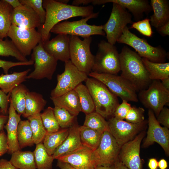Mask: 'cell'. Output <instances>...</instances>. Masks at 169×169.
Masks as SVG:
<instances>
[{"mask_svg": "<svg viewBox=\"0 0 169 169\" xmlns=\"http://www.w3.org/2000/svg\"><path fill=\"white\" fill-rule=\"evenodd\" d=\"M108 3H115L128 9L137 21L143 17L144 13L148 14L152 10L146 0H93L92 3L94 5H99Z\"/></svg>", "mask_w": 169, "mask_h": 169, "instance_id": "obj_21", "label": "cell"}, {"mask_svg": "<svg viewBox=\"0 0 169 169\" xmlns=\"http://www.w3.org/2000/svg\"><path fill=\"white\" fill-rule=\"evenodd\" d=\"M120 71L119 54L116 47L105 40L98 44L92 71L117 75Z\"/></svg>", "mask_w": 169, "mask_h": 169, "instance_id": "obj_6", "label": "cell"}, {"mask_svg": "<svg viewBox=\"0 0 169 169\" xmlns=\"http://www.w3.org/2000/svg\"><path fill=\"white\" fill-rule=\"evenodd\" d=\"M116 107L114 111L113 117L116 119L123 120L131 108V104L125 100Z\"/></svg>", "mask_w": 169, "mask_h": 169, "instance_id": "obj_45", "label": "cell"}, {"mask_svg": "<svg viewBox=\"0 0 169 169\" xmlns=\"http://www.w3.org/2000/svg\"><path fill=\"white\" fill-rule=\"evenodd\" d=\"M161 80L164 87L167 90L169 91V77L163 79Z\"/></svg>", "mask_w": 169, "mask_h": 169, "instance_id": "obj_59", "label": "cell"}, {"mask_svg": "<svg viewBox=\"0 0 169 169\" xmlns=\"http://www.w3.org/2000/svg\"><path fill=\"white\" fill-rule=\"evenodd\" d=\"M119 43L126 44L134 49L141 57L155 63H164L167 55L166 50L161 46L150 45L144 38H140L131 33L127 26L117 40Z\"/></svg>", "mask_w": 169, "mask_h": 169, "instance_id": "obj_4", "label": "cell"}, {"mask_svg": "<svg viewBox=\"0 0 169 169\" xmlns=\"http://www.w3.org/2000/svg\"><path fill=\"white\" fill-rule=\"evenodd\" d=\"M47 103V101L44 99L42 94L28 90L27 93L25 111L23 116L27 118L30 116L40 113Z\"/></svg>", "mask_w": 169, "mask_h": 169, "instance_id": "obj_27", "label": "cell"}, {"mask_svg": "<svg viewBox=\"0 0 169 169\" xmlns=\"http://www.w3.org/2000/svg\"><path fill=\"white\" fill-rule=\"evenodd\" d=\"M11 21L12 24L26 29H35L41 25L37 14L30 7L25 5L13 9Z\"/></svg>", "mask_w": 169, "mask_h": 169, "instance_id": "obj_18", "label": "cell"}, {"mask_svg": "<svg viewBox=\"0 0 169 169\" xmlns=\"http://www.w3.org/2000/svg\"><path fill=\"white\" fill-rule=\"evenodd\" d=\"M115 169H129L119 159H117L114 164Z\"/></svg>", "mask_w": 169, "mask_h": 169, "instance_id": "obj_57", "label": "cell"}, {"mask_svg": "<svg viewBox=\"0 0 169 169\" xmlns=\"http://www.w3.org/2000/svg\"><path fill=\"white\" fill-rule=\"evenodd\" d=\"M129 28H134L141 34L147 37H150L153 34L149 18L133 22Z\"/></svg>", "mask_w": 169, "mask_h": 169, "instance_id": "obj_43", "label": "cell"}, {"mask_svg": "<svg viewBox=\"0 0 169 169\" xmlns=\"http://www.w3.org/2000/svg\"><path fill=\"white\" fill-rule=\"evenodd\" d=\"M83 125L102 133L109 131L108 122L95 111L86 115Z\"/></svg>", "mask_w": 169, "mask_h": 169, "instance_id": "obj_38", "label": "cell"}, {"mask_svg": "<svg viewBox=\"0 0 169 169\" xmlns=\"http://www.w3.org/2000/svg\"><path fill=\"white\" fill-rule=\"evenodd\" d=\"M70 35L58 34L43 43L44 49L57 60L65 62L70 60Z\"/></svg>", "mask_w": 169, "mask_h": 169, "instance_id": "obj_20", "label": "cell"}, {"mask_svg": "<svg viewBox=\"0 0 169 169\" xmlns=\"http://www.w3.org/2000/svg\"><path fill=\"white\" fill-rule=\"evenodd\" d=\"M109 132L121 147L123 145L133 140L146 127L147 120L134 124L119 120L112 117L108 121Z\"/></svg>", "mask_w": 169, "mask_h": 169, "instance_id": "obj_15", "label": "cell"}, {"mask_svg": "<svg viewBox=\"0 0 169 169\" xmlns=\"http://www.w3.org/2000/svg\"><path fill=\"white\" fill-rule=\"evenodd\" d=\"M120 76L129 81L136 92L146 89L151 82L142 60L136 52L124 46L119 54Z\"/></svg>", "mask_w": 169, "mask_h": 169, "instance_id": "obj_2", "label": "cell"}, {"mask_svg": "<svg viewBox=\"0 0 169 169\" xmlns=\"http://www.w3.org/2000/svg\"><path fill=\"white\" fill-rule=\"evenodd\" d=\"M11 155L9 161L16 169H37L33 152L20 150Z\"/></svg>", "mask_w": 169, "mask_h": 169, "instance_id": "obj_28", "label": "cell"}, {"mask_svg": "<svg viewBox=\"0 0 169 169\" xmlns=\"http://www.w3.org/2000/svg\"><path fill=\"white\" fill-rule=\"evenodd\" d=\"M92 40L91 36L82 40L78 36H70V60L79 71L87 75L92 71L94 62V56L90 49Z\"/></svg>", "mask_w": 169, "mask_h": 169, "instance_id": "obj_5", "label": "cell"}, {"mask_svg": "<svg viewBox=\"0 0 169 169\" xmlns=\"http://www.w3.org/2000/svg\"><path fill=\"white\" fill-rule=\"evenodd\" d=\"M156 120L160 124L164 127L169 128V109L164 107L156 117Z\"/></svg>", "mask_w": 169, "mask_h": 169, "instance_id": "obj_47", "label": "cell"}, {"mask_svg": "<svg viewBox=\"0 0 169 169\" xmlns=\"http://www.w3.org/2000/svg\"><path fill=\"white\" fill-rule=\"evenodd\" d=\"M144 108L136 106L131 107L125 119L126 121L134 124L141 123L144 120Z\"/></svg>", "mask_w": 169, "mask_h": 169, "instance_id": "obj_44", "label": "cell"}, {"mask_svg": "<svg viewBox=\"0 0 169 169\" xmlns=\"http://www.w3.org/2000/svg\"><path fill=\"white\" fill-rule=\"evenodd\" d=\"M31 60L34 61V69L27 75V79H52L58 60L46 51L42 41L33 49Z\"/></svg>", "mask_w": 169, "mask_h": 169, "instance_id": "obj_9", "label": "cell"}, {"mask_svg": "<svg viewBox=\"0 0 169 169\" xmlns=\"http://www.w3.org/2000/svg\"><path fill=\"white\" fill-rule=\"evenodd\" d=\"M8 113V118L4 128L7 132L8 152L11 154L16 151L20 150L18 141L17 130L21 119V115L16 112L10 101Z\"/></svg>", "mask_w": 169, "mask_h": 169, "instance_id": "obj_22", "label": "cell"}, {"mask_svg": "<svg viewBox=\"0 0 169 169\" xmlns=\"http://www.w3.org/2000/svg\"><path fill=\"white\" fill-rule=\"evenodd\" d=\"M156 30L162 36H168L169 35V22Z\"/></svg>", "mask_w": 169, "mask_h": 169, "instance_id": "obj_52", "label": "cell"}, {"mask_svg": "<svg viewBox=\"0 0 169 169\" xmlns=\"http://www.w3.org/2000/svg\"><path fill=\"white\" fill-rule=\"evenodd\" d=\"M34 63V61L31 59L26 62H17L0 59V67L3 69L5 74H8L9 69L13 67L21 65H30Z\"/></svg>", "mask_w": 169, "mask_h": 169, "instance_id": "obj_46", "label": "cell"}, {"mask_svg": "<svg viewBox=\"0 0 169 169\" xmlns=\"http://www.w3.org/2000/svg\"><path fill=\"white\" fill-rule=\"evenodd\" d=\"M79 126L74 123L69 128L68 136L62 143L55 150L52 155L54 159L72 152L82 146L79 131Z\"/></svg>", "mask_w": 169, "mask_h": 169, "instance_id": "obj_23", "label": "cell"}, {"mask_svg": "<svg viewBox=\"0 0 169 169\" xmlns=\"http://www.w3.org/2000/svg\"><path fill=\"white\" fill-rule=\"evenodd\" d=\"M13 8H16L23 5L18 0H4Z\"/></svg>", "mask_w": 169, "mask_h": 169, "instance_id": "obj_55", "label": "cell"}, {"mask_svg": "<svg viewBox=\"0 0 169 169\" xmlns=\"http://www.w3.org/2000/svg\"><path fill=\"white\" fill-rule=\"evenodd\" d=\"M79 131L82 145L94 151L100 143L103 133L83 125L79 126Z\"/></svg>", "mask_w": 169, "mask_h": 169, "instance_id": "obj_31", "label": "cell"}, {"mask_svg": "<svg viewBox=\"0 0 169 169\" xmlns=\"http://www.w3.org/2000/svg\"><path fill=\"white\" fill-rule=\"evenodd\" d=\"M74 90L78 95L81 111L86 115L95 111L93 100L86 86L81 83Z\"/></svg>", "mask_w": 169, "mask_h": 169, "instance_id": "obj_34", "label": "cell"}, {"mask_svg": "<svg viewBox=\"0 0 169 169\" xmlns=\"http://www.w3.org/2000/svg\"><path fill=\"white\" fill-rule=\"evenodd\" d=\"M93 151L82 146L78 149L59 157L57 159L70 164L77 169H95L96 166L92 158Z\"/></svg>", "mask_w": 169, "mask_h": 169, "instance_id": "obj_19", "label": "cell"}, {"mask_svg": "<svg viewBox=\"0 0 169 169\" xmlns=\"http://www.w3.org/2000/svg\"><path fill=\"white\" fill-rule=\"evenodd\" d=\"M8 114L4 113L0 108V133L3 130L4 126L8 121Z\"/></svg>", "mask_w": 169, "mask_h": 169, "instance_id": "obj_50", "label": "cell"}, {"mask_svg": "<svg viewBox=\"0 0 169 169\" xmlns=\"http://www.w3.org/2000/svg\"><path fill=\"white\" fill-rule=\"evenodd\" d=\"M12 7L4 0H0V38L7 37L12 25L11 16Z\"/></svg>", "mask_w": 169, "mask_h": 169, "instance_id": "obj_33", "label": "cell"}, {"mask_svg": "<svg viewBox=\"0 0 169 169\" xmlns=\"http://www.w3.org/2000/svg\"><path fill=\"white\" fill-rule=\"evenodd\" d=\"M148 166L150 169H157L158 161L155 158H151L149 160Z\"/></svg>", "mask_w": 169, "mask_h": 169, "instance_id": "obj_54", "label": "cell"}, {"mask_svg": "<svg viewBox=\"0 0 169 169\" xmlns=\"http://www.w3.org/2000/svg\"><path fill=\"white\" fill-rule=\"evenodd\" d=\"M40 116L43 125L47 132L57 131L60 127L54 115L53 108L50 106L45 109Z\"/></svg>", "mask_w": 169, "mask_h": 169, "instance_id": "obj_40", "label": "cell"}, {"mask_svg": "<svg viewBox=\"0 0 169 169\" xmlns=\"http://www.w3.org/2000/svg\"><path fill=\"white\" fill-rule=\"evenodd\" d=\"M69 131V128L62 129L53 132H47L43 143L49 155L53 154L56 149L66 138Z\"/></svg>", "mask_w": 169, "mask_h": 169, "instance_id": "obj_29", "label": "cell"}, {"mask_svg": "<svg viewBox=\"0 0 169 169\" xmlns=\"http://www.w3.org/2000/svg\"><path fill=\"white\" fill-rule=\"evenodd\" d=\"M0 169H16L9 161L4 159H0Z\"/></svg>", "mask_w": 169, "mask_h": 169, "instance_id": "obj_51", "label": "cell"}, {"mask_svg": "<svg viewBox=\"0 0 169 169\" xmlns=\"http://www.w3.org/2000/svg\"><path fill=\"white\" fill-rule=\"evenodd\" d=\"M57 166L60 169H77L67 163L59 160L57 161Z\"/></svg>", "mask_w": 169, "mask_h": 169, "instance_id": "obj_53", "label": "cell"}, {"mask_svg": "<svg viewBox=\"0 0 169 169\" xmlns=\"http://www.w3.org/2000/svg\"><path fill=\"white\" fill-rule=\"evenodd\" d=\"M64 63V71L62 74L57 75V84L51 91L50 97L59 96L74 90L88 78L86 74L79 71L70 60Z\"/></svg>", "mask_w": 169, "mask_h": 169, "instance_id": "obj_12", "label": "cell"}, {"mask_svg": "<svg viewBox=\"0 0 169 169\" xmlns=\"http://www.w3.org/2000/svg\"><path fill=\"white\" fill-rule=\"evenodd\" d=\"M7 135L4 130L0 133V157L8 152Z\"/></svg>", "mask_w": 169, "mask_h": 169, "instance_id": "obj_49", "label": "cell"}, {"mask_svg": "<svg viewBox=\"0 0 169 169\" xmlns=\"http://www.w3.org/2000/svg\"><path fill=\"white\" fill-rule=\"evenodd\" d=\"M28 69L20 72H13L10 74H2L0 75V88L6 94L9 93L15 87L26 81Z\"/></svg>", "mask_w": 169, "mask_h": 169, "instance_id": "obj_26", "label": "cell"}, {"mask_svg": "<svg viewBox=\"0 0 169 169\" xmlns=\"http://www.w3.org/2000/svg\"><path fill=\"white\" fill-rule=\"evenodd\" d=\"M153 14L150 17L151 25L156 29L169 22V3L166 0H151Z\"/></svg>", "mask_w": 169, "mask_h": 169, "instance_id": "obj_25", "label": "cell"}, {"mask_svg": "<svg viewBox=\"0 0 169 169\" xmlns=\"http://www.w3.org/2000/svg\"><path fill=\"white\" fill-rule=\"evenodd\" d=\"M33 134L29 120H21L18 127L17 138L20 149L27 146H31L34 143Z\"/></svg>", "mask_w": 169, "mask_h": 169, "instance_id": "obj_36", "label": "cell"}, {"mask_svg": "<svg viewBox=\"0 0 169 169\" xmlns=\"http://www.w3.org/2000/svg\"><path fill=\"white\" fill-rule=\"evenodd\" d=\"M92 0H74L72 2V5L79 6V5H87L90 3H92Z\"/></svg>", "mask_w": 169, "mask_h": 169, "instance_id": "obj_56", "label": "cell"}, {"mask_svg": "<svg viewBox=\"0 0 169 169\" xmlns=\"http://www.w3.org/2000/svg\"><path fill=\"white\" fill-rule=\"evenodd\" d=\"M99 14V12L94 13L88 17L78 21L59 23L52 28L50 32L57 34L80 36L83 38L93 35L104 36L105 34L103 29L102 25H90L87 23L89 19L97 18Z\"/></svg>", "mask_w": 169, "mask_h": 169, "instance_id": "obj_7", "label": "cell"}, {"mask_svg": "<svg viewBox=\"0 0 169 169\" xmlns=\"http://www.w3.org/2000/svg\"><path fill=\"white\" fill-rule=\"evenodd\" d=\"M10 102V93L8 95L0 90V108L6 114H8V104Z\"/></svg>", "mask_w": 169, "mask_h": 169, "instance_id": "obj_48", "label": "cell"}, {"mask_svg": "<svg viewBox=\"0 0 169 169\" xmlns=\"http://www.w3.org/2000/svg\"><path fill=\"white\" fill-rule=\"evenodd\" d=\"M120 148L109 131L104 132L99 146L92 153L96 166L114 165L118 158Z\"/></svg>", "mask_w": 169, "mask_h": 169, "instance_id": "obj_14", "label": "cell"}, {"mask_svg": "<svg viewBox=\"0 0 169 169\" xmlns=\"http://www.w3.org/2000/svg\"><path fill=\"white\" fill-rule=\"evenodd\" d=\"M50 98L54 106L64 108L75 116L81 111L78 96L74 90L60 96Z\"/></svg>", "mask_w": 169, "mask_h": 169, "instance_id": "obj_24", "label": "cell"}, {"mask_svg": "<svg viewBox=\"0 0 169 169\" xmlns=\"http://www.w3.org/2000/svg\"><path fill=\"white\" fill-rule=\"evenodd\" d=\"M146 134L143 130L121 147L118 159L129 169H143V160L140 156V146Z\"/></svg>", "mask_w": 169, "mask_h": 169, "instance_id": "obj_17", "label": "cell"}, {"mask_svg": "<svg viewBox=\"0 0 169 169\" xmlns=\"http://www.w3.org/2000/svg\"><path fill=\"white\" fill-rule=\"evenodd\" d=\"M29 120L33 134L34 144L42 142L47 133L43 124L40 113H38L27 118Z\"/></svg>", "mask_w": 169, "mask_h": 169, "instance_id": "obj_37", "label": "cell"}, {"mask_svg": "<svg viewBox=\"0 0 169 169\" xmlns=\"http://www.w3.org/2000/svg\"><path fill=\"white\" fill-rule=\"evenodd\" d=\"M148 129L147 136L142 147L146 148L155 142L158 144L163 148L167 156L169 155V130L162 127L157 121L154 112L148 110Z\"/></svg>", "mask_w": 169, "mask_h": 169, "instance_id": "obj_16", "label": "cell"}, {"mask_svg": "<svg viewBox=\"0 0 169 169\" xmlns=\"http://www.w3.org/2000/svg\"><path fill=\"white\" fill-rule=\"evenodd\" d=\"M168 167V163L164 159H161L158 161V167L160 169H166Z\"/></svg>", "mask_w": 169, "mask_h": 169, "instance_id": "obj_58", "label": "cell"}, {"mask_svg": "<svg viewBox=\"0 0 169 169\" xmlns=\"http://www.w3.org/2000/svg\"><path fill=\"white\" fill-rule=\"evenodd\" d=\"M14 44L25 57L30 55L41 41L40 33L35 29H26L12 24L8 33Z\"/></svg>", "mask_w": 169, "mask_h": 169, "instance_id": "obj_13", "label": "cell"}, {"mask_svg": "<svg viewBox=\"0 0 169 169\" xmlns=\"http://www.w3.org/2000/svg\"><path fill=\"white\" fill-rule=\"evenodd\" d=\"M53 110L59 127L62 129L69 128L74 123L76 116L71 114L65 109L54 106Z\"/></svg>", "mask_w": 169, "mask_h": 169, "instance_id": "obj_41", "label": "cell"}, {"mask_svg": "<svg viewBox=\"0 0 169 169\" xmlns=\"http://www.w3.org/2000/svg\"><path fill=\"white\" fill-rule=\"evenodd\" d=\"M59 2L64 4H67L69 2V0H58Z\"/></svg>", "mask_w": 169, "mask_h": 169, "instance_id": "obj_61", "label": "cell"}, {"mask_svg": "<svg viewBox=\"0 0 169 169\" xmlns=\"http://www.w3.org/2000/svg\"><path fill=\"white\" fill-rule=\"evenodd\" d=\"M29 90L22 84L14 88L10 93V101L17 113L23 115L25 112L27 93Z\"/></svg>", "mask_w": 169, "mask_h": 169, "instance_id": "obj_32", "label": "cell"}, {"mask_svg": "<svg viewBox=\"0 0 169 169\" xmlns=\"http://www.w3.org/2000/svg\"><path fill=\"white\" fill-rule=\"evenodd\" d=\"M33 153L37 169H52L54 159L49 155L42 142L36 145Z\"/></svg>", "mask_w": 169, "mask_h": 169, "instance_id": "obj_35", "label": "cell"}, {"mask_svg": "<svg viewBox=\"0 0 169 169\" xmlns=\"http://www.w3.org/2000/svg\"><path fill=\"white\" fill-rule=\"evenodd\" d=\"M0 56L15 57L19 61L26 62L28 60L17 49L11 40L7 38L3 40L0 38Z\"/></svg>", "mask_w": 169, "mask_h": 169, "instance_id": "obj_39", "label": "cell"}, {"mask_svg": "<svg viewBox=\"0 0 169 169\" xmlns=\"http://www.w3.org/2000/svg\"><path fill=\"white\" fill-rule=\"evenodd\" d=\"M43 5L46 11V19L38 31L41 34L43 43L49 39L51 29L61 21L77 17L86 18L94 13L92 5L76 6L54 0H43Z\"/></svg>", "mask_w": 169, "mask_h": 169, "instance_id": "obj_1", "label": "cell"}, {"mask_svg": "<svg viewBox=\"0 0 169 169\" xmlns=\"http://www.w3.org/2000/svg\"><path fill=\"white\" fill-rule=\"evenodd\" d=\"M142 60L151 80H160L169 77V62L155 63L143 58Z\"/></svg>", "mask_w": 169, "mask_h": 169, "instance_id": "obj_30", "label": "cell"}, {"mask_svg": "<svg viewBox=\"0 0 169 169\" xmlns=\"http://www.w3.org/2000/svg\"><path fill=\"white\" fill-rule=\"evenodd\" d=\"M85 81L93 100L95 111L105 118L113 117L119 104L118 97L103 83L95 78L88 77Z\"/></svg>", "mask_w": 169, "mask_h": 169, "instance_id": "obj_3", "label": "cell"}, {"mask_svg": "<svg viewBox=\"0 0 169 169\" xmlns=\"http://www.w3.org/2000/svg\"><path fill=\"white\" fill-rule=\"evenodd\" d=\"M138 100L156 117L164 106L168 105L169 91L166 89L160 80L151 81L148 88L139 92Z\"/></svg>", "mask_w": 169, "mask_h": 169, "instance_id": "obj_10", "label": "cell"}, {"mask_svg": "<svg viewBox=\"0 0 169 169\" xmlns=\"http://www.w3.org/2000/svg\"><path fill=\"white\" fill-rule=\"evenodd\" d=\"M23 5L29 6L39 16L41 25L43 24L45 20L46 11L44 8L42 0H19Z\"/></svg>", "mask_w": 169, "mask_h": 169, "instance_id": "obj_42", "label": "cell"}, {"mask_svg": "<svg viewBox=\"0 0 169 169\" xmlns=\"http://www.w3.org/2000/svg\"><path fill=\"white\" fill-rule=\"evenodd\" d=\"M95 169H115L114 165L111 166H98Z\"/></svg>", "mask_w": 169, "mask_h": 169, "instance_id": "obj_60", "label": "cell"}, {"mask_svg": "<svg viewBox=\"0 0 169 169\" xmlns=\"http://www.w3.org/2000/svg\"><path fill=\"white\" fill-rule=\"evenodd\" d=\"M88 75L103 83L111 92L122 100L128 102L138 101L137 92L134 87L120 75L92 71Z\"/></svg>", "mask_w": 169, "mask_h": 169, "instance_id": "obj_8", "label": "cell"}, {"mask_svg": "<svg viewBox=\"0 0 169 169\" xmlns=\"http://www.w3.org/2000/svg\"><path fill=\"white\" fill-rule=\"evenodd\" d=\"M132 15L127 10L115 3H113L112 11L107 22L102 25L107 42L114 45L127 24L132 23Z\"/></svg>", "mask_w": 169, "mask_h": 169, "instance_id": "obj_11", "label": "cell"}]
</instances>
